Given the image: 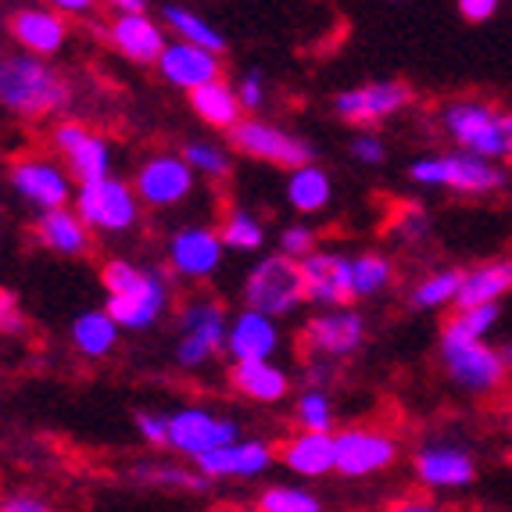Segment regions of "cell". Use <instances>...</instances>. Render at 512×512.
I'll return each instance as SVG.
<instances>
[{"mask_svg": "<svg viewBox=\"0 0 512 512\" xmlns=\"http://www.w3.org/2000/svg\"><path fill=\"white\" fill-rule=\"evenodd\" d=\"M72 101V90L51 61L40 54L18 51L8 54L0 65V104L26 122L65 115Z\"/></svg>", "mask_w": 512, "mask_h": 512, "instance_id": "1", "label": "cell"}, {"mask_svg": "<svg viewBox=\"0 0 512 512\" xmlns=\"http://www.w3.org/2000/svg\"><path fill=\"white\" fill-rule=\"evenodd\" d=\"M104 291H108V312L119 319L122 330H151L158 319L169 312V283L162 273L147 265L111 258L101 273Z\"/></svg>", "mask_w": 512, "mask_h": 512, "instance_id": "2", "label": "cell"}, {"mask_svg": "<svg viewBox=\"0 0 512 512\" xmlns=\"http://www.w3.org/2000/svg\"><path fill=\"white\" fill-rule=\"evenodd\" d=\"M409 180L423 183V187H441L455 190L466 197H484L505 187V169L495 158L473 151H452V154H427L409 165Z\"/></svg>", "mask_w": 512, "mask_h": 512, "instance_id": "3", "label": "cell"}, {"mask_svg": "<svg viewBox=\"0 0 512 512\" xmlns=\"http://www.w3.org/2000/svg\"><path fill=\"white\" fill-rule=\"evenodd\" d=\"M441 366L466 394H495L512 369L505 351L491 348L487 337H462L448 330H441Z\"/></svg>", "mask_w": 512, "mask_h": 512, "instance_id": "4", "label": "cell"}, {"mask_svg": "<svg viewBox=\"0 0 512 512\" xmlns=\"http://www.w3.org/2000/svg\"><path fill=\"white\" fill-rule=\"evenodd\" d=\"M308 301L305 273H301V262L291 255H265L251 265V273L244 276V305L258 308V312H269V316L283 319L298 312Z\"/></svg>", "mask_w": 512, "mask_h": 512, "instance_id": "5", "label": "cell"}, {"mask_svg": "<svg viewBox=\"0 0 512 512\" xmlns=\"http://www.w3.org/2000/svg\"><path fill=\"white\" fill-rule=\"evenodd\" d=\"M441 126L452 137L455 147L484 158H509L512 140H509V122L505 111H498L487 101H452L441 111Z\"/></svg>", "mask_w": 512, "mask_h": 512, "instance_id": "6", "label": "cell"}, {"mask_svg": "<svg viewBox=\"0 0 512 512\" xmlns=\"http://www.w3.org/2000/svg\"><path fill=\"white\" fill-rule=\"evenodd\" d=\"M76 212L86 219V226L97 233H126L140 222V194L137 187L115 180V176H101V180H86L76 190Z\"/></svg>", "mask_w": 512, "mask_h": 512, "instance_id": "7", "label": "cell"}, {"mask_svg": "<svg viewBox=\"0 0 512 512\" xmlns=\"http://www.w3.org/2000/svg\"><path fill=\"white\" fill-rule=\"evenodd\" d=\"M230 319L215 298H194L180 308V341H176V362L183 369H201L226 351Z\"/></svg>", "mask_w": 512, "mask_h": 512, "instance_id": "8", "label": "cell"}, {"mask_svg": "<svg viewBox=\"0 0 512 512\" xmlns=\"http://www.w3.org/2000/svg\"><path fill=\"white\" fill-rule=\"evenodd\" d=\"M11 190H15L18 201H26L33 212H51V208H65L76 201V190H72L69 165L54 162V158H40V154H26L11 162Z\"/></svg>", "mask_w": 512, "mask_h": 512, "instance_id": "9", "label": "cell"}, {"mask_svg": "<svg viewBox=\"0 0 512 512\" xmlns=\"http://www.w3.org/2000/svg\"><path fill=\"white\" fill-rule=\"evenodd\" d=\"M230 140L240 154L258 158V162L280 165V169H298V165L316 158V151H312L308 140L294 137L287 129L273 126V122H262V119H240L237 126L230 129Z\"/></svg>", "mask_w": 512, "mask_h": 512, "instance_id": "10", "label": "cell"}, {"mask_svg": "<svg viewBox=\"0 0 512 512\" xmlns=\"http://www.w3.org/2000/svg\"><path fill=\"white\" fill-rule=\"evenodd\" d=\"M237 437L240 427L230 416H215L201 405H187V409H176L169 416V448L190 462H197L219 444L237 441Z\"/></svg>", "mask_w": 512, "mask_h": 512, "instance_id": "11", "label": "cell"}, {"mask_svg": "<svg viewBox=\"0 0 512 512\" xmlns=\"http://www.w3.org/2000/svg\"><path fill=\"white\" fill-rule=\"evenodd\" d=\"M337 437V473L348 480H366L391 470L398 462V441L376 427H348Z\"/></svg>", "mask_w": 512, "mask_h": 512, "instance_id": "12", "label": "cell"}, {"mask_svg": "<svg viewBox=\"0 0 512 512\" xmlns=\"http://www.w3.org/2000/svg\"><path fill=\"white\" fill-rule=\"evenodd\" d=\"M197 169L187 154H151L137 169V194L147 208H176L194 194Z\"/></svg>", "mask_w": 512, "mask_h": 512, "instance_id": "13", "label": "cell"}, {"mask_svg": "<svg viewBox=\"0 0 512 512\" xmlns=\"http://www.w3.org/2000/svg\"><path fill=\"white\" fill-rule=\"evenodd\" d=\"M301 337H305V348L316 359H348L366 341V319L348 305H333L308 319Z\"/></svg>", "mask_w": 512, "mask_h": 512, "instance_id": "14", "label": "cell"}, {"mask_svg": "<svg viewBox=\"0 0 512 512\" xmlns=\"http://www.w3.org/2000/svg\"><path fill=\"white\" fill-rule=\"evenodd\" d=\"M222 251H230L226 240H222V230L201 226V222L180 226L169 240V269L180 276V280L201 283L219 273Z\"/></svg>", "mask_w": 512, "mask_h": 512, "instance_id": "15", "label": "cell"}, {"mask_svg": "<svg viewBox=\"0 0 512 512\" xmlns=\"http://www.w3.org/2000/svg\"><path fill=\"white\" fill-rule=\"evenodd\" d=\"M412 104V90L398 79H376V83L366 86H351L344 90L337 101H333V111L341 115L351 126H376V122L391 119L398 111H405Z\"/></svg>", "mask_w": 512, "mask_h": 512, "instance_id": "16", "label": "cell"}, {"mask_svg": "<svg viewBox=\"0 0 512 512\" xmlns=\"http://www.w3.org/2000/svg\"><path fill=\"white\" fill-rule=\"evenodd\" d=\"M301 273H305L308 301L312 305H351L355 301V255L341 251H312L301 258Z\"/></svg>", "mask_w": 512, "mask_h": 512, "instance_id": "17", "label": "cell"}, {"mask_svg": "<svg viewBox=\"0 0 512 512\" xmlns=\"http://www.w3.org/2000/svg\"><path fill=\"white\" fill-rule=\"evenodd\" d=\"M54 151L65 158L69 172L79 183L86 180H101V176H111V144L108 137L94 133L83 122H58L51 133Z\"/></svg>", "mask_w": 512, "mask_h": 512, "instance_id": "18", "label": "cell"}, {"mask_svg": "<svg viewBox=\"0 0 512 512\" xmlns=\"http://www.w3.org/2000/svg\"><path fill=\"white\" fill-rule=\"evenodd\" d=\"M273 462V444L258 441V437H237V441H226L219 448H212V452H205L194 466L212 480H255Z\"/></svg>", "mask_w": 512, "mask_h": 512, "instance_id": "19", "label": "cell"}, {"mask_svg": "<svg viewBox=\"0 0 512 512\" xmlns=\"http://www.w3.org/2000/svg\"><path fill=\"white\" fill-rule=\"evenodd\" d=\"M158 76L165 79L169 86H176V90H187V94H194L197 86L212 83V79H219V51H208V47H201V43H190V40H176L165 47V54L158 58Z\"/></svg>", "mask_w": 512, "mask_h": 512, "instance_id": "20", "label": "cell"}, {"mask_svg": "<svg viewBox=\"0 0 512 512\" xmlns=\"http://www.w3.org/2000/svg\"><path fill=\"white\" fill-rule=\"evenodd\" d=\"M416 480L430 491H462L477 477V462L459 444H427L412 459Z\"/></svg>", "mask_w": 512, "mask_h": 512, "instance_id": "21", "label": "cell"}, {"mask_svg": "<svg viewBox=\"0 0 512 512\" xmlns=\"http://www.w3.org/2000/svg\"><path fill=\"white\" fill-rule=\"evenodd\" d=\"M8 29L18 51L40 54V58H54L69 43V22L58 8H18Z\"/></svg>", "mask_w": 512, "mask_h": 512, "instance_id": "22", "label": "cell"}, {"mask_svg": "<svg viewBox=\"0 0 512 512\" xmlns=\"http://www.w3.org/2000/svg\"><path fill=\"white\" fill-rule=\"evenodd\" d=\"M115 51L133 65H158L165 54L169 40H165V26H158L147 11H119L108 29Z\"/></svg>", "mask_w": 512, "mask_h": 512, "instance_id": "23", "label": "cell"}, {"mask_svg": "<svg viewBox=\"0 0 512 512\" xmlns=\"http://www.w3.org/2000/svg\"><path fill=\"white\" fill-rule=\"evenodd\" d=\"M226 351L233 355V362L237 359H273L276 351H280V326H276V316L244 305V312L230 319Z\"/></svg>", "mask_w": 512, "mask_h": 512, "instance_id": "24", "label": "cell"}, {"mask_svg": "<svg viewBox=\"0 0 512 512\" xmlns=\"http://www.w3.org/2000/svg\"><path fill=\"white\" fill-rule=\"evenodd\" d=\"M283 470L301 480H319L326 473H337V437L323 430H301L280 452Z\"/></svg>", "mask_w": 512, "mask_h": 512, "instance_id": "25", "label": "cell"}, {"mask_svg": "<svg viewBox=\"0 0 512 512\" xmlns=\"http://www.w3.org/2000/svg\"><path fill=\"white\" fill-rule=\"evenodd\" d=\"M230 384L240 398L258 405H276L291 394V376L273 359H237L230 369Z\"/></svg>", "mask_w": 512, "mask_h": 512, "instance_id": "26", "label": "cell"}, {"mask_svg": "<svg viewBox=\"0 0 512 512\" xmlns=\"http://www.w3.org/2000/svg\"><path fill=\"white\" fill-rule=\"evenodd\" d=\"M36 240L43 248L54 251V255L65 258H79L90 251V226L86 219L76 212V205L65 208H51V212H36V226H33Z\"/></svg>", "mask_w": 512, "mask_h": 512, "instance_id": "27", "label": "cell"}, {"mask_svg": "<svg viewBox=\"0 0 512 512\" xmlns=\"http://www.w3.org/2000/svg\"><path fill=\"white\" fill-rule=\"evenodd\" d=\"M190 108H194V115L205 122V126L226 129V133H230V129L244 119V111H248L244 101H240L237 86L222 83V79H212V83L197 86L194 94H190Z\"/></svg>", "mask_w": 512, "mask_h": 512, "instance_id": "28", "label": "cell"}, {"mask_svg": "<svg viewBox=\"0 0 512 512\" xmlns=\"http://www.w3.org/2000/svg\"><path fill=\"white\" fill-rule=\"evenodd\" d=\"M119 319L111 316L108 308H90L72 323V348L86 359H108L115 344H119Z\"/></svg>", "mask_w": 512, "mask_h": 512, "instance_id": "29", "label": "cell"}, {"mask_svg": "<svg viewBox=\"0 0 512 512\" xmlns=\"http://www.w3.org/2000/svg\"><path fill=\"white\" fill-rule=\"evenodd\" d=\"M333 183L326 176V169H319L316 162H305L298 169H287V201L291 208H298L301 215H316L330 205Z\"/></svg>", "mask_w": 512, "mask_h": 512, "instance_id": "30", "label": "cell"}, {"mask_svg": "<svg viewBox=\"0 0 512 512\" xmlns=\"http://www.w3.org/2000/svg\"><path fill=\"white\" fill-rule=\"evenodd\" d=\"M512 291V258H498V262H487L473 273H466L459 291V305H487V301H502Z\"/></svg>", "mask_w": 512, "mask_h": 512, "instance_id": "31", "label": "cell"}, {"mask_svg": "<svg viewBox=\"0 0 512 512\" xmlns=\"http://www.w3.org/2000/svg\"><path fill=\"white\" fill-rule=\"evenodd\" d=\"M165 26L180 36V40L201 43V47H208V51H219V54L226 51V36H222L219 29L208 22V18H201L197 11L183 8V4H169V8H165Z\"/></svg>", "mask_w": 512, "mask_h": 512, "instance_id": "32", "label": "cell"}, {"mask_svg": "<svg viewBox=\"0 0 512 512\" xmlns=\"http://www.w3.org/2000/svg\"><path fill=\"white\" fill-rule=\"evenodd\" d=\"M133 477H137L140 484L165 487V491H194V495H201V491H208V487L215 484V480L205 477L197 466L194 470H187V466H180V462H165V466H137Z\"/></svg>", "mask_w": 512, "mask_h": 512, "instance_id": "33", "label": "cell"}, {"mask_svg": "<svg viewBox=\"0 0 512 512\" xmlns=\"http://www.w3.org/2000/svg\"><path fill=\"white\" fill-rule=\"evenodd\" d=\"M462 280H466V273H459V269L430 273L427 280L416 283V291H412V305L427 308V312L444 308V305H455V301H459V291H462Z\"/></svg>", "mask_w": 512, "mask_h": 512, "instance_id": "34", "label": "cell"}, {"mask_svg": "<svg viewBox=\"0 0 512 512\" xmlns=\"http://www.w3.org/2000/svg\"><path fill=\"white\" fill-rule=\"evenodd\" d=\"M222 240H226V248L240 251V255H251V251H262L265 244V226L258 215L244 212V208H233L226 219H222Z\"/></svg>", "mask_w": 512, "mask_h": 512, "instance_id": "35", "label": "cell"}, {"mask_svg": "<svg viewBox=\"0 0 512 512\" xmlns=\"http://www.w3.org/2000/svg\"><path fill=\"white\" fill-rule=\"evenodd\" d=\"M255 509H262V512H319V509H323V502H319L308 487L269 484L265 491H258Z\"/></svg>", "mask_w": 512, "mask_h": 512, "instance_id": "36", "label": "cell"}, {"mask_svg": "<svg viewBox=\"0 0 512 512\" xmlns=\"http://www.w3.org/2000/svg\"><path fill=\"white\" fill-rule=\"evenodd\" d=\"M394 280V265L376 251L355 255V298H376L384 294Z\"/></svg>", "mask_w": 512, "mask_h": 512, "instance_id": "37", "label": "cell"}, {"mask_svg": "<svg viewBox=\"0 0 512 512\" xmlns=\"http://www.w3.org/2000/svg\"><path fill=\"white\" fill-rule=\"evenodd\" d=\"M183 154H187V162L197 169V176H205V180H226L233 169L230 151L212 144V140H190V144L183 147Z\"/></svg>", "mask_w": 512, "mask_h": 512, "instance_id": "38", "label": "cell"}, {"mask_svg": "<svg viewBox=\"0 0 512 512\" xmlns=\"http://www.w3.org/2000/svg\"><path fill=\"white\" fill-rule=\"evenodd\" d=\"M498 323V301H487V305H459L455 316L441 326L448 333H462V337H487Z\"/></svg>", "mask_w": 512, "mask_h": 512, "instance_id": "39", "label": "cell"}, {"mask_svg": "<svg viewBox=\"0 0 512 512\" xmlns=\"http://www.w3.org/2000/svg\"><path fill=\"white\" fill-rule=\"evenodd\" d=\"M294 416H298V427L301 430H323V434H333V405H330V394L319 391V387H308V391L298 394Z\"/></svg>", "mask_w": 512, "mask_h": 512, "instance_id": "40", "label": "cell"}, {"mask_svg": "<svg viewBox=\"0 0 512 512\" xmlns=\"http://www.w3.org/2000/svg\"><path fill=\"white\" fill-rule=\"evenodd\" d=\"M280 251L291 258H305L316 251V233H312V226H287V230L280 233Z\"/></svg>", "mask_w": 512, "mask_h": 512, "instance_id": "41", "label": "cell"}, {"mask_svg": "<svg viewBox=\"0 0 512 512\" xmlns=\"http://www.w3.org/2000/svg\"><path fill=\"white\" fill-rule=\"evenodd\" d=\"M137 434L154 448H169V416L165 412H137Z\"/></svg>", "mask_w": 512, "mask_h": 512, "instance_id": "42", "label": "cell"}, {"mask_svg": "<svg viewBox=\"0 0 512 512\" xmlns=\"http://www.w3.org/2000/svg\"><path fill=\"white\" fill-rule=\"evenodd\" d=\"M351 154H355V162H362V165H384L387 162L384 140L373 137V133H359V137L351 140Z\"/></svg>", "mask_w": 512, "mask_h": 512, "instance_id": "43", "label": "cell"}, {"mask_svg": "<svg viewBox=\"0 0 512 512\" xmlns=\"http://www.w3.org/2000/svg\"><path fill=\"white\" fill-rule=\"evenodd\" d=\"M237 94H240V101H244V108L248 111H262V104H265L262 72H244V79L237 83Z\"/></svg>", "mask_w": 512, "mask_h": 512, "instance_id": "44", "label": "cell"}, {"mask_svg": "<svg viewBox=\"0 0 512 512\" xmlns=\"http://www.w3.org/2000/svg\"><path fill=\"white\" fill-rule=\"evenodd\" d=\"M427 230H430V219H427V212L423 208H405L402 212V219H398V233L402 237H409V240H419V237H427Z\"/></svg>", "mask_w": 512, "mask_h": 512, "instance_id": "45", "label": "cell"}, {"mask_svg": "<svg viewBox=\"0 0 512 512\" xmlns=\"http://www.w3.org/2000/svg\"><path fill=\"white\" fill-rule=\"evenodd\" d=\"M22 326V316H18V305H15V291H0V330L4 333H15Z\"/></svg>", "mask_w": 512, "mask_h": 512, "instance_id": "46", "label": "cell"}, {"mask_svg": "<svg viewBox=\"0 0 512 512\" xmlns=\"http://www.w3.org/2000/svg\"><path fill=\"white\" fill-rule=\"evenodd\" d=\"M498 8H502V0H459L462 18H470V22H487Z\"/></svg>", "mask_w": 512, "mask_h": 512, "instance_id": "47", "label": "cell"}, {"mask_svg": "<svg viewBox=\"0 0 512 512\" xmlns=\"http://www.w3.org/2000/svg\"><path fill=\"white\" fill-rule=\"evenodd\" d=\"M4 512H47L51 502H43V498H33V495H8L0 502Z\"/></svg>", "mask_w": 512, "mask_h": 512, "instance_id": "48", "label": "cell"}, {"mask_svg": "<svg viewBox=\"0 0 512 512\" xmlns=\"http://www.w3.org/2000/svg\"><path fill=\"white\" fill-rule=\"evenodd\" d=\"M43 4H51V8L65 11V15H86V11L97 8V0H43Z\"/></svg>", "mask_w": 512, "mask_h": 512, "instance_id": "49", "label": "cell"}, {"mask_svg": "<svg viewBox=\"0 0 512 512\" xmlns=\"http://www.w3.org/2000/svg\"><path fill=\"white\" fill-rule=\"evenodd\" d=\"M115 11H144V0H104Z\"/></svg>", "mask_w": 512, "mask_h": 512, "instance_id": "50", "label": "cell"}, {"mask_svg": "<svg viewBox=\"0 0 512 512\" xmlns=\"http://www.w3.org/2000/svg\"><path fill=\"white\" fill-rule=\"evenodd\" d=\"M505 122H509V140H512V111H509V115H505Z\"/></svg>", "mask_w": 512, "mask_h": 512, "instance_id": "51", "label": "cell"}, {"mask_svg": "<svg viewBox=\"0 0 512 512\" xmlns=\"http://www.w3.org/2000/svg\"><path fill=\"white\" fill-rule=\"evenodd\" d=\"M505 359H509V366H512V344H509V348H505Z\"/></svg>", "mask_w": 512, "mask_h": 512, "instance_id": "52", "label": "cell"}, {"mask_svg": "<svg viewBox=\"0 0 512 512\" xmlns=\"http://www.w3.org/2000/svg\"><path fill=\"white\" fill-rule=\"evenodd\" d=\"M509 165H512V151H509Z\"/></svg>", "mask_w": 512, "mask_h": 512, "instance_id": "53", "label": "cell"}, {"mask_svg": "<svg viewBox=\"0 0 512 512\" xmlns=\"http://www.w3.org/2000/svg\"><path fill=\"white\" fill-rule=\"evenodd\" d=\"M509 419H512V405H509Z\"/></svg>", "mask_w": 512, "mask_h": 512, "instance_id": "54", "label": "cell"}]
</instances>
